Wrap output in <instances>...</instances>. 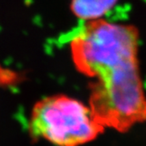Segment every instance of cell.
Masks as SVG:
<instances>
[{"mask_svg":"<svg viewBox=\"0 0 146 146\" xmlns=\"http://www.w3.org/2000/svg\"><path fill=\"white\" fill-rule=\"evenodd\" d=\"M70 51L78 70L98 80L138 64V32L133 26L101 19L88 21L71 36Z\"/></svg>","mask_w":146,"mask_h":146,"instance_id":"1","label":"cell"},{"mask_svg":"<svg viewBox=\"0 0 146 146\" xmlns=\"http://www.w3.org/2000/svg\"><path fill=\"white\" fill-rule=\"evenodd\" d=\"M89 107L104 128L122 132L146 121V97L138 64L122 67L96 80Z\"/></svg>","mask_w":146,"mask_h":146,"instance_id":"2","label":"cell"},{"mask_svg":"<svg viewBox=\"0 0 146 146\" xmlns=\"http://www.w3.org/2000/svg\"><path fill=\"white\" fill-rule=\"evenodd\" d=\"M90 107L65 95L39 100L29 120L30 132L56 146H78L94 140L104 130Z\"/></svg>","mask_w":146,"mask_h":146,"instance_id":"3","label":"cell"},{"mask_svg":"<svg viewBox=\"0 0 146 146\" xmlns=\"http://www.w3.org/2000/svg\"><path fill=\"white\" fill-rule=\"evenodd\" d=\"M118 0H71V12L86 22L100 19L115 6Z\"/></svg>","mask_w":146,"mask_h":146,"instance_id":"4","label":"cell"}]
</instances>
